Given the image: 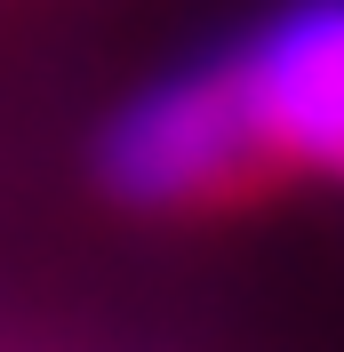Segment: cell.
<instances>
[{
	"label": "cell",
	"instance_id": "6da1fadb",
	"mask_svg": "<svg viewBox=\"0 0 344 352\" xmlns=\"http://www.w3.org/2000/svg\"><path fill=\"white\" fill-rule=\"evenodd\" d=\"M288 176L257 96L233 65H200L144 88L96 144V184L136 217H224Z\"/></svg>",
	"mask_w": 344,
	"mask_h": 352
},
{
	"label": "cell",
	"instance_id": "7a4b0ae2",
	"mask_svg": "<svg viewBox=\"0 0 344 352\" xmlns=\"http://www.w3.org/2000/svg\"><path fill=\"white\" fill-rule=\"evenodd\" d=\"M240 80L288 168L344 176V0H304L264 24L257 48L240 56Z\"/></svg>",
	"mask_w": 344,
	"mask_h": 352
}]
</instances>
